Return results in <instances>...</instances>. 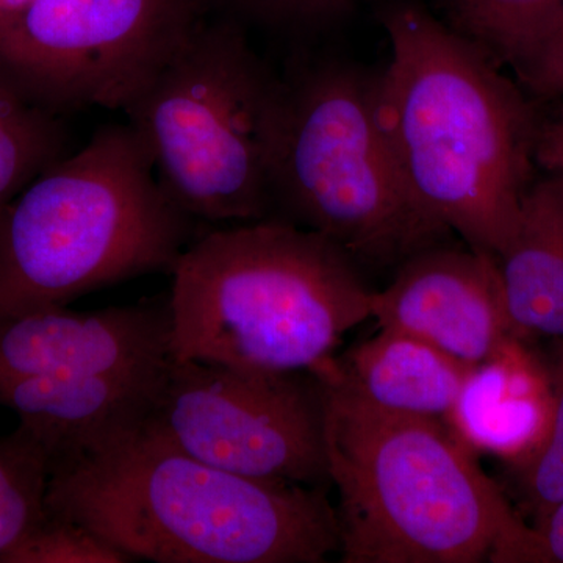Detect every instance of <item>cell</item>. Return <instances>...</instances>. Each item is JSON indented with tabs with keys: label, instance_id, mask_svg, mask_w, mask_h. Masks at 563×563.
<instances>
[{
	"label": "cell",
	"instance_id": "obj_23",
	"mask_svg": "<svg viewBox=\"0 0 563 563\" xmlns=\"http://www.w3.org/2000/svg\"><path fill=\"white\" fill-rule=\"evenodd\" d=\"M537 166L551 173L563 196V118L543 121L536 151Z\"/></svg>",
	"mask_w": 563,
	"mask_h": 563
},
{
	"label": "cell",
	"instance_id": "obj_22",
	"mask_svg": "<svg viewBox=\"0 0 563 563\" xmlns=\"http://www.w3.org/2000/svg\"><path fill=\"white\" fill-rule=\"evenodd\" d=\"M515 73L529 96L563 98V18L542 46Z\"/></svg>",
	"mask_w": 563,
	"mask_h": 563
},
{
	"label": "cell",
	"instance_id": "obj_12",
	"mask_svg": "<svg viewBox=\"0 0 563 563\" xmlns=\"http://www.w3.org/2000/svg\"><path fill=\"white\" fill-rule=\"evenodd\" d=\"M44 374L0 380V407L51 455L52 473L141 428L166 372Z\"/></svg>",
	"mask_w": 563,
	"mask_h": 563
},
{
	"label": "cell",
	"instance_id": "obj_4",
	"mask_svg": "<svg viewBox=\"0 0 563 563\" xmlns=\"http://www.w3.org/2000/svg\"><path fill=\"white\" fill-rule=\"evenodd\" d=\"M172 274L177 362L314 373L372 318L373 290L350 255L279 218L203 233Z\"/></svg>",
	"mask_w": 563,
	"mask_h": 563
},
{
	"label": "cell",
	"instance_id": "obj_9",
	"mask_svg": "<svg viewBox=\"0 0 563 563\" xmlns=\"http://www.w3.org/2000/svg\"><path fill=\"white\" fill-rule=\"evenodd\" d=\"M144 428L225 472L322 487L324 396L312 372L169 358Z\"/></svg>",
	"mask_w": 563,
	"mask_h": 563
},
{
	"label": "cell",
	"instance_id": "obj_24",
	"mask_svg": "<svg viewBox=\"0 0 563 563\" xmlns=\"http://www.w3.org/2000/svg\"><path fill=\"white\" fill-rule=\"evenodd\" d=\"M533 529L539 533L542 562L563 563V501Z\"/></svg>",
	"mask_w": 563,
	"mask_h": 563
},
{
	"label": "cell",
	"instance_id": "obj_11",
	"mask_svg": "<svg viewBox=\"0 0 563 563\" xmlns=\"http://www.w3.org/2000/svg\"><path fill=\"white\" fill-rule=\"evenodd\" d=\"M169 358L168 296L96 312L55 306L0 317V380L154 372Z\"/></svg>",
	"mask_w": 563,
	"mask_h": 563
},
{
	"label": "cell",
	"instance_id": "obj_25",
	"mask_svg": "<svg viewBox=\"0 0 563 563\" xmlns=\"http://www.w3.org/2000/svg\"><path fill=\"white\" fill-rule=\"evenodd\" d=\"M31 0H0V18L16 13L22 7L27 5Z\"/></svg>",
	"mask_w": 563,
	"mask_h": 563
},
{
	"label": "cell",
	"instance_id": "obj_26",
	"mask_svg": "<svg viewBox=\"0 0 563 563\" xmlns=\"http://www.w3.org/2000/svg\"><path fill=\"white\" fill-rule=\"evenodd\" d=\"M558 117H561V118H563V109H562L561 111H559V114H558Z\"/></svg>",
	"mask_w": 563,
	"mask_h": 563
},
{
	"label": "cell",
	"instance_id": "obj_19",
	"mask_svg": "<svg viewBox=\"0 0 563 563\" xmlns=\"http://www.w3.org/2000/svg\"><path fill=\"white\" fill-rule=\"evenodd\" d=\"M113 543L87 526L47 510L46 517L7 553L0 563H131Z\"/></svg>",
	"mask_w": 563,
	"mask_h": 563
},
{
	"label": "cell",
	"instance_id": "obj_8",
	"mask_svg": "<svg viewBox=\"0 0 563 563\" xmlns=\"http://www.w3.org/2000/svg\"><path fill=\"white\" fill-rule=\"evenodd\" d=\"M206 13L202 0H31L0 18V80L57 118L125 111Z\"/></svg>",
	"mask_w": 563,
	"mask_h": 563
},
{
	"label": "cell",
	"instance_id": "obj_13",
	"mask_svg": "<svg viewBox=\"0 0 563 563\" xmlns=\"http://www.w3.org/2000/svg\"><path fill=\"white\" fill-rule=\"evenodd\" d=\"M472 368L418 336L380 328L321 369L385 412L442 420L454 409Z\"/></svg>",
	"mask_w": 563,
	"mask_h": 563
},
{
	"label": "cell",
	"instance_id": "obj_21",
	"mask_svg": "<svg viewBox=\"0 0 563 563\" xmlns=\"http://www.w3.org/2000/svg\"><path fill=\"white\" fill-rule=\"evenodd\" d=\"M207 13L242 25L244 22L302 31L336 20L351 9L354 0H202Z\"/></svg>",
	"mask_w": 563,
	"mask_h": 563
},
{
	"label": "cell",
	"instance_id": "obj_1",
	"mask_svg": "<svg viewBox=\"0 0 563 563\" xmlns=\"http://www.w3.org/2000/svg\"><path fill=\"white\" fill-rule=\"evenodd\" d=\"M390 60L376 76L380 124L422 210L498 255L533 185L542 120L479 46L413 2L380 13Z\"/></svg>",
	"mask_w": 563,
	"mask_h": 563
},
{
	"label": "cell",
	"instance_id": "obj_17",
	"mask_svg": "<svg viewBox=\"0 0 563 563\" xmlns=\"http://www.w3.org/2000/svg\"><path fill=\"white\" fill-rule=\"evenodd\" d=\"M66 155L54 114L32 106L0 80V221L41 173Z\"/></svg>",
	"mask_w": 563,
	"mask_h": 563
},
{
	"label": "cell",
	"instance_id": "obj_16",
	"mask_svg": "<svg viewBox=\"0 0 563 563\" xmlns=\"http://www.w3.org/2000/svg\"><path fill=\"white\" fill-rule=\"evenodd\" d=\"M450 25L501 65L521 68L563 18V0H444Z\"/></svg>",
	"mask_w": 563,
	"mask_h": 563
},
{
	"label": "cell",
	"instance_id": "obj_7",
	"mask_svg": "<svg viewBox=\"0 0 563 563\" xmlns=\"http://www.w3.org/2000/svg\"><path fill=\"white\" fill-rule=\"evenodd\" d=\"M273 217L357 262H404L450 231L415 198L377 114L376 77L340 62L282 80Z\"/></svg>",
	"mask_w": 563,
	"mask_h": 563
},
{
	"label": "cell",
	"instance_id": "obj_14",
	"mask_svg": "<svg viewBox=\"0 0 563 563\" xmlns=\"http://www.w3.org/2000/svg\"><path fill=\"white\" fill-rule=\"evenodd\" d=\"M551 404L553 390L514 336L492 358L473 366L446 420L473 451L520 462L542 440Z\"/></svg>",
	"mask_w": 563,
	"mask_h": 563
},
{
	"label": "cell",
	"instance_id": "obj_20",
	"mask_svg": "<svg viewBox=\"0 0 563 563\" xmlns=\"http://www.w3.org/2000/svg\"><path fill=\"white\" fill-rule=\"evenodd\" d=\"M520 465L521 495L536 526L563 501V363L553 388L550 421L539 444Z\"/></svg>",
	"mask_w": 563,
	"mask_h": 563
},
{
	"label": "cell",
	"instance_id": "obj_15",
	"mask_svg": "<svg viewBox=\"0 0 563 563\" xmlns=\"http://www.w3.org/2000/svg\"><path fill=\"white\" fill-rule=\"evenodd\" d=\"M496 263L515 333L563 340V196L553 177L532 185Z\"/></svg>",
	"mask_w": 563,
	"mask_h": 563
},
{
	"label": "cell",
	"instance_id": "obj_2",
	"mask_svg": "<svg viewBox=\"0 0 563 563\" xmlns=\"http://www.w3.org/2000/svg\"><path fill=\"white\" fill-rule=\"evenodd\" d=\"M47 510L133 561L322 563L340 550L322 487L225 472L144 426L58 466Z\"/></svg>",
	"mask_w": 563,
	"mask_h": 563
},
{
	"label": "cell",
	"instance_id": "obj_5",
	"mask_svg": "<svg viewBox=\"0 0 563 563\" xmlns=\"http://www.w3.org/2000/svg\"><path fill=\"white\" fill-rule=\"evenodd\" d=\"M195 220L163 191L131 124L98 129L41 173L0 221V317L173 273Z\"/></svg>",
	"mask_w": 563,
	"mask_h": 563
},
{
	"label": "cell",
	"instance_id": "obj_10",
	"mask_svg": "<svg viewBox=\"0 0 563 563\" xmlns=\"http://www.w3.org/2000/svg\"><path fill=\"white\" fill-rule=\"evenodd\" d=\"M372 318L468 366L488 361L517 336L495 255L468 244L435 243L399 263L391 284L373 291Z\"/></svg>",
	"mask_w": 563,
	"mask_h": 563
},
{
	"label": "cell",
	"instance_id": "obj_6",
	"mask_svg": "<svg viewBox=\"0 0 563 563\" xmlns=\"http://www.w3.org/2000/svg\"><path fill=\"white\" fill-rule=\"evenodd\" d=\"M282 79L242 25L203 14L125 110L163 191L196 222L273 217Z\"/></svg>",
	"mask_w": 563,
	"mask_h": 563
},
{
	"label": "cell",
	"instance_id": "obj_18",
	"mask_svg": "<svg viewBox=\"0 0 563 563\" xmlns=\"http://www.w3.org/2000/svg\"><path fill=\"white\" fill-rule=\"evenodd\" d=\"M51 477V455L27 429L0 435V555L46 517Z\"/></svg>",
	"mask_w": 563,
	"mask_h": 563
},
{
	"label": "cell",
	"instance_id": "obj_3",
	"mask_svg": "<svg viewBox=\"0 0 563 563\" xmlns=\"http://www.w3.org/2000/svg\"><path fill=\"white\" fill-rule=\"evenodd\" d=\"M317 374L343 563L542 562L474 451L435 418L385 412Z\"/></svg>",
	"mask_w": 563,
	"mask_h": 563
}]
</instances>
